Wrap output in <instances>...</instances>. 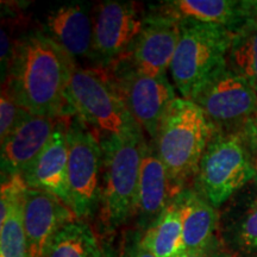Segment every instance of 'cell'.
I'll return each mask as SVG.
<instances>
[{
    "instance_id": "1",
    "label": "cell",
    "mask_w": 257,
    "mask_h": 257,
    "mask_svg": "<svg viewBox=\"0 0 257 257\" xmlns=\"http://www.w3.org/2000/svg\"><path fill=\"white\" fill-rule=\"evenodd\" d=\"M4 87L31 114L70 117L66 92L74 60L44 32L17 41L9 59Z\"/></svg>"
},
{
    "instance_id": "2",
    "label": "cell",
    "mask_w": 257,
    "mask_h": 257,
    "mask_svg": "<svg viewBox=\"0 0 257 257\" xmlns=\"http://www.w3.org/2000/svg\"><path fill=\"white\" fill-rule=\"evenodd\" d=\"M213 133V125L195 102L185 98L172 102L157 131L155 150L166 167L174 198L197 174Z\"/></svg>"
},
{
    "instance_id": "3",
    "label": "cell",
    "mask_w": 257,
    "mask_h": 257,
    "mask_svg": "<svg viewBox=\"0 0 257 257\" xmlns=\"http://www.w3.org/2000/svg\"><path fill=\"white\" fill-rule=\"evenodd\" d=\"M67 104L96 137L126 136L141 130L121 98L111 74L100 68L73 67Z\"/></svg>"
},
{
    "instance_id": "4",
    "label": "cell",
    "mask_w": 257,
    "mask_h": 257,
    "mask_svg": "<svg viewBox=\"0 0 257 257\" xmlns=\"http://www.w3.org/2000/svg\"><path fill=\"white\" fill-rule=\"evenodd\" d=\"M102 149V217L110 227L124 224L136 214L141 167L146 149L142 128L126 136L100 140Z\"/></svg>"
},
{
    "instance_id": "5",
    "label": "cell",
    "mask_w": 257,
    "mask_h": 257,
    "mask_svg": "<svg viewBox=\"0 0 257 257\" xmlns=\"http://www.w3.org/2000/svg\"><path fill=\"white\" fill-rule=\"evenodd\" d=\"M233 32L217 24L180 21V37L169 70L182 98L193 94L227 64Z\"/></svg>"
},
{
    "instance_id": "6",
    "label": "cell",
    "mask_w": 257,
    "mask_h": 257,
    "mask_svg": "<svg viewBox=\"0 0 257 257\" xmlns=\"http://www.w3.org/2000/svg\"><path fill=\"white\" fill-rule=\"evenodd\" d=\"M198 192L214 207L227 201L252 178L256 168L240 133H213L199 163Z\"/></svg>"
},
{
    "instance_id": "7",
    "label": "cell",
    "mask_w": 257,
    "mask_h": 257,
    "mask_svg": "<svg viewBox=\"0 0 257 257\" xmlns=\"http://www.w3.org/2000/svg\"><path fill=\"white\" fill-rule=\"evenodd\" d=\"M67 143L70 208L78 219H85L94 214L101 200L100 140L79 117L73 115L67 128Z\"/></svg>"
},
{
    "instance_id": "8",
    "label": "cell",
    "mask_w": 257,
    "mask_h": 257,
    "mask_svg": "<svg viewBox=\"0 0 257 257\" xmlns=\"http://www.w3.org/2000/svg\"><path fill=\"white\" fill-rule=\"evenodd\" d=\"M210 123L220 126L246 124L257 112V92L238 73L225 66L192 96Z\"/></svg>"
},
{
    "instance_id": "9",
    "label": "cell",
    "mask_w": 257,
    "mask_h": 257,
    "mask_svg": "<svg viewBox=\"0 0 257 257\" xmlns=\"http://www.w3.org/2000/svg\"><path fill=\"white\" fill-rule=\"evenodd\" d=\"M114 66L111 76L131 117L155 140L162 119L176 99L174 88L166 75H146L121 62Z\"/></svg>"
},
{
    "instance_id": "10",
    "label": "cell",
    "mask_w": 257,
    "mask_h": 257,
    "mask_svg": "<svg viewBox=\"0 0 257 257\" xmlns=\"http://www.w3.org/2000/svg\"><path fill=\"white\" fill-rule=\"evenodd\" d=\"M146 16L131 2H101L96 5L93 59L110 67L127 55L141 30Z\"/></svg>"
},
{
    "instance_id": "11",
    "label": "cell",
    "mask_w": 257,
    "mask_h": 257,
    "mask_svg": "<svg viewBox=\"0 0 257 257\" xmlns=\"http://www.w3.org/2000/svg\"><path fill=\"white\" fill-rule=\"evenodd\" d=\"M179 37L180 21L154 11L146 16L142 30L127 55L118 62L146 75H166L174 57Z\"/></svg>"
},
{
    "instance_id": "12",
    "label": "cell",
    "mask_w": 257,
    "mask_h": 257,
    "mask_svg": "<svg viewBox=\"0 0 257 257\" xmlns=\"http://www.w3.org/2000/svg\"><path fill=\"white\" fill-rule=\"evenodd\" d=\"M78 219L55 195L28 188L23 201V223L29 257H46L51 240L61 227Z\"/></svg>"
},
{
    "instance_id": "13",
    "label": "cell",
    "mask_w": 257,
    "mask_h": 257,
    "mask_svg": "<svg viewBox=\"0 0 257 257\" xmlns=\"http://www.w3.org/2000/svg\"><path fill=\"white\" fill-rule=\"evenodd\" d=\"M62 118L29 113L19 123L2 142L3 179L23 174L49 143Z\"/></svg>"
},
{
    "instance_id": "14",
    "label": "cell",
    "mask_w": 257,
    "mask_h": 257,
    "mask_svg": "<svg viewBox=\"0 0 257 257\" xmlns=\"http://www.w3.org/2000/svg\"><path fill=\"white\" fill-rule=\"evenodd\" d=\"M70 117H63L59 121L49 143L31 163V166L21 175L28 188L50 193L69 208L67 128Z\"/></svg>"
},
{
    "instance_id": "15",
    "label": "cell",
    "mask_w": 257,
    "mask_h": 257,
    "mask_svg": "<svg viewBox=\"0 0 257 257\" xmlns=\"http://www.w3.org/2000/svg\"><path fill=\"white\" fill-rule=\"evenodd\" d=\"M156 12L178 21H195L221 25L236 32L257 18L256 2L231 0H172L161 3Z\"/></svg>"
},
{
    "instance_id": "16",
    "label": "cell",
    "mask_w": 257,
    "mask_h": 257,
    "mask_svg": "<svg viewBox=\"0 0 257 257\" xmlns=\"http://www.w3.org/2000/svg\"><path fill=\"white\" fill-rule=\"evenodd\" d=\"M47 32L73 60L94 56V22L83 5H64L50 12L47 18Z\"/></svg>"
},
{
    "instance_id": "17",
    "label": "cell",
    "mask_w": 257,
    "mask_h": 257,
    "mask_svg": "<svg viewBox=\"0 0 257 257\" xmlns=\"http://www.w3.org/2000/svg\"><path fill=\"white\" fill-rule=\"evenodd\" d=\"M170 197L173 193L166 167L156 150L147 144L137 193L138 226L146 231L149 229L172 202Z\"/></svg>"
},
{
    "instance_id": "18",
    "label": "cell",
    "mask_w": 257,
    "mask_h": 257,
    "mask_svg": "<svg viewBox=\"0 0 257 257\" xmlns=\"http://www.w3.org/2000/svg\"><path fill=\"white\" fill-rule=\"evenodd\" d=\"M176 198L182 206L186 251L212 252L219 221L216 207L201 193L192 189H184Z\"/></svg>"
},
{
    "instance_id": "19",
    "label": "cell",
    "mask_w": 257,
    "mask_h": 257,
    "mask_svg": "<svg viewBox=\"0 0 257 257\" xmlns=\"http://www.w3.org/2000/svg\"><path fill=\"white\" fill-rule=\"evenodd\" d=\"M141 243L155 257H181L186 252L182 206L174 198L155 223L141 236Z\"/></svg>"
},
{
    "instance_id": "20",
    "label": "cell",
    "mask_w": 257,
    "mask_h": 257,
    "mask_svg": "<svg viewBox=\"0 0 257 257\" xmlns=\"http://www.w3.org/2000/svg\"><path fill=\"white\" fill-rule=\"evenodd\" d=\"M100 249L91 227L75 219L57 231L46 257H98Z\"/></svg>"
},
{
    "instance_id": "21",
    "label": "cell",
    "mask_w": 257,
    "mask_h": 257,
    "mask_svg": "<svg viewBox=\"0 0 257 257\" xmlns=\"http://www.w3.org/2000/svg\"><path fill=\"white\" fill-rule=\"evenodd\" d=\"M227 66L242 75L257 92V18L233 32Z\"/></svg>"
},
{
    "instance_id": "22",
    "label": "cell",
    "mask_w": 257,
    "mask_h": 257,
    "mask_svg": "<svg viewBox=\"0 0 257 257\" xmlns=\"http://www.w3.org/2000/svg\"><path fill=\"white\" fill-rule=\"evenodd\" d=\"M23 201L24 197L16 204L8 219L0 223V257H29Z\"/></svg>"
},
{
    "instance_id": "23",
    "label": "cell",
    "mask_w": 257,
    "mask_h": 257,
    "mask_svg": "<svg viewBox=\"0 0 257 257\" xmlns=\"http://www.w3.org/2000/svg\"><path fill=\"white\" fill-rule=\"evenodd\" d=\"M231 236L234 246L242 252H257V199L236 221Z\"/></svg>"
},
{
    "instance_id": "24",
    "label": "cell",
    "mask_w": 257,
    "mask_h": 257,
    "mask_svg": "<svg viewBox=\"0 0 257 257\" xmlns=\"http://www.w3.org/2000/svg\"><path fill=\"white\" fill-rule=\"evenodd\" d=\"M29 114L9 94L8 89L3 86L0 98V138L2 142L9 136L19 123Z\"/></svg>"
},
{
    "instance_id": "25",
    "label": "cell",
    "mask_w": 257,
    "mask_h": 257,
    "mask_svg": "<svg viewBox=\"0 0 257 257\" xmlns=\"http://www.w3.org/2000/svg\"><path fill=\"white\" fill-rule=\"evenodd\" d=\"M242 135L250 153H251L253 163L257 166V112L244 125V131Z\"/></svg>"
},
{
    "instance_id": "26",
    "label": "cell",
    "mask_w": 257,
    "mask_h": 257,
    "mask_svg": "<svg viewBox=\"0 0 257 257\" xmlns=\"http://www.w3.org/2000/svg\"><path fill=\"white\" fill-rule=\"evenodd\" d=\"M121 257H155L149 250L144 248L141 243V236L130 240L125 246L123 256Z\"/></svg>"
},
{
    "instance_id": "27",
    "label": "cell",
    "mask_w": 257,
    "mask_h": 257,
    "mask_svg": "<svg viewBox=\"0 0 257 257\" xmlns=\"http://www.w3.org/2000/svg\"><path fill=\"white\" fill-rule=\"evenodd\" d=\"M181 257H214L212 252H191L186 251Z\"/></svg>"
},
{
    "instance_id": "28",
    "label": "cell",
    "mask_w": 257,
    "mask_h": 257,
    "mask_svg": "<svg viewBox=\"0 0 257 257\" xmlns=\"http://www.w3.org/2000/svg\"><path fill=\"white\" fill-rule=\"evenodd\" d=\"M98 257H113V256H112V253L108 251V250L101 248L100 249V253H99Z\"/></svg>"
},
{
    "instance_id": "29",
    "label": "cell",
    "mask_w": 257,
    "mask_h": 257,
    "mask_svg": "<svg viewBox=\"0 0 257 257\" xmlns=\"http://www.w3.org/2000/svg\"><path fill=\"white\" fill-rule=\"evenodd\" d=\"M255 168H256V179H257V166H255Z\"/></svg>"
},
{
    "instance_id": "30",
    "label": "cell",
    "mask_w": 257,
    "mask_h": 257,
    "mask_svg": "<svg viewBox=\"0 0 257 257\" xmlns=\"http://www.w3.org/2000/svg\"><path fill=\"white\" fill-rule=\"evenodd\" d=\"M256 12H257V2H256Z\"/></svg>"
}]
</instances>
